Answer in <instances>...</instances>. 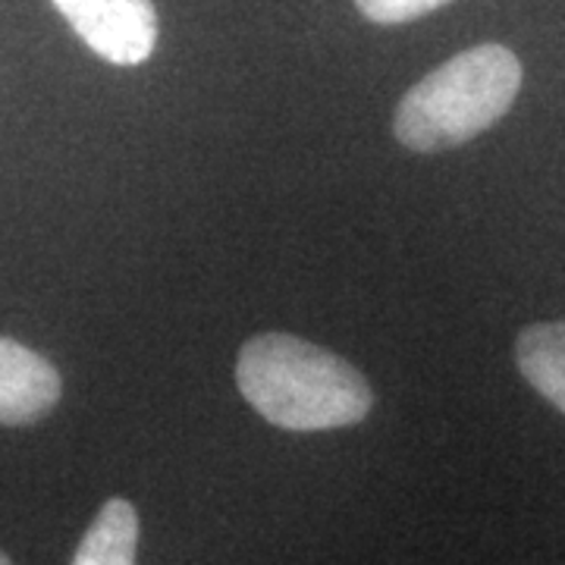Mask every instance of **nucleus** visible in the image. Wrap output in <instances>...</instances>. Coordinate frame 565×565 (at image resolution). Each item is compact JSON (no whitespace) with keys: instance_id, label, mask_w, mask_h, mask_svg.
<instances>
[{"instance_id":"obj_8","label":"nucleus","mask_w":565,"mask_h":565,"mask_svg":"<svg viewBox=\"0 0 565 565\" xmlns=\"http://www.w3.org/2000/svg\"><path fill=\"white\" fill-rule=\"evenodd\" d=\"M0 565H10V559H7V556H3V553H0Z\"/></svg>"},{"instance_id":"obj_7","label":"nucleus","mask_w":565,"mask_h":565,"mask_svg":"<svg viewBox=\"0 0 565 565\" xmlns=\"http://www.w3.org/2000/svg\"><path fill=\"white\" fill-rule=\"evenodd\" d=\"M444 3H449V0H355V7L362 10L364 20L381 22V25H399V22L418 20V17L440 10Z\"/></svg>"},{"instance_id":"obj_5","label":"nucleus","mask_w":565,"mask_h":565,"mask_svg":"<svg viewBox=\"0 0 565 565\" xmlns=\"http://www.w3.org/2000/svg\"><path fill=\"white\" fill-rule=\"evenodd\" d=\"M519 371L565 415V323H534L515 345Z\"/></svg>"},{"instance_id":"obj_3","label":"nucleus","mask_w":565,"mask_h":565,"mask_svg":"<svg viewBox=\"0 0 565 565\" xmlns=\"http://www.w3.org/2000/svg\"><path fill=\"white\" fill-rule=\"evenodd\" d=\"M54 7L102 61L139 66L154 54L158 10L151 0H54Z\"/></svg>"},{"instance_id":"obj_1","label":"nucleus","mask_w":565,"mask_h":565,"mask_svg":"<svg viewBox=\"0 0 565 565\" xmlns=\"http://www.w3.org/2000/svg\"><path fill=\"white\" fill-rule=\"evenodd\" d=\"M236 384L264 422L282 430H333L367 418L374 396L340 355L289 333L248 340L236 362Z\"/></svg>"},{"instance_id":"obj_2","label":"nucleus","mask_w":565,"mask_h":565,"mask_svg":"<svg viewBox=\"0 0 565 565\" xmlns=\"http://www.w3.org/2000/svg\"><path fill=\"white\" fill-rule=\"evenodd\" d=\"M522 63L503 44H478L408 88L393 132L412 151H444L481 136L512 107Z\"/></svg>"},{"instance_id":"obj_4","label":"nucleus","mask_w":565,"mask_h":565,"mask_svg":"<svg viewBox=\"0 0 565 565\" xmlns=\"http://www.w3.org/2000/svg\"><path fill=\"white\" fill-rule=\"evenodd\" d=\"M61 374L17 340L0 337V424H35L61 403Z\"/></svg>"},{"instance_id":"obj_6","label":"nucleus","mask_w":565,"mask_h":565,"mask_svg":"<svg viewBox=\"0 0 565 565\" xmlns=\"http://www.w3.org/2000/svg\"><path fill=\"white\" fill-rule=\"evenodd\" d=\"M139 515L126 500H107L98 519L85 531L73 565H136Z\"/></svg>"}]
</instances>
